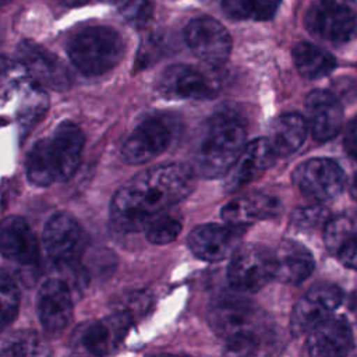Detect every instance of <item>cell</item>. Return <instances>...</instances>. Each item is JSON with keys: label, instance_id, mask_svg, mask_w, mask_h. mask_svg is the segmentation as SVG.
Returning a JSON list of instances; mask_svg holds the SVG:
<instances>
[{"label": "cell", "instance_id": "d6a6232c", "mask_svg": "<svg viewBox=\"0 0 357 357\" xmlns=\"http://www.w3.org/2000/svg\"><path fill=\"white\" fill-rule=\"evenodd\" d=\"M117 8L120 15L134 26H144L152 17L149 0H106Z\"/></svg>", "mask_w": 357, "mask_h": 357}, {"label": "cell", "instance_id": "ab89813d", "mask_svg": "<svg viewBox=\"0 0 357 357\" xmlns=\"http://www.w3.org/2000/svg\"><path fill=\"white\" fill-rule=\"evenodd\" d=\"M10 1H11V0H0V7L4 6V4H7V3H10Z\"/></svg>", "mask_w": 357, "mask_h": 357}, {"label": "cell", "instance_id": "836d02e7", "mask_svg": "<svg viewBox=\"0 0 357 357\" xmlns=\"http://www.w3.org/2000/svg\"><path fill=\"white\" fill-rule=\"evenodd\" d=\"M328 219H329V212L326 208L321 205L300 208L294 211V215H293L294 225L303 229L317 227L321 223H326Z\"/></svg>", "mask_w": 357, "mask_h": 357}, {"label": "cell", "instance_id": "603a6c76", "mask_svg": "<svg viewBox=\"0 0 357 357\" xmlns=\"http://www.w3.org/2000/svg\"><path fill=\"white\" fill-rule=\"evenodd\" d=\"M282 211L280 202L266 194H248L240 197L222 209V218L230 226L252 225L258 220L269 219L279 215Z\"/></svg>", "mask_w": 357, "mask_h": 357}, {"label": "cell", "instance_id": "4dcf8cb0", "mask_svg": "<svg viewBox=\"0 0 357 357\" xmlns=\"http://www.w3.org/2000/svg\"><path fill=\"white\" fill-rule=\"evenodd\" d=\"M42 344L32 331H17L3 344L1 356H35L40 354Z\"/></svg>", "mask_w": 357, "mask_h": 357}, {"label": "cell", "instance_id": "7402d4cb", "mask_svg": "<svg viewBox=\"0 0 357 357\" xmlns=\"http://www.w3.org/2000/svg\"><path fill=\"white\" fill-rule=\"evenodd\" d=\"M273 278L282 283L298 284L304 282L314 271L315 262L310 250L293 240H283L275 252Z\"/></svg>", "mask_w": 357, "mask_h": 357}, {"label": "cell", "instance_id": "f35d334b", "mask_svg": "<svg viewBox=\"0 0 357 357\" xmlns=\"http://www.w3.org/2000/svg\"><path fill=\"white\" fill-rule=\"evenodd\" d=\"M350 195H351L354 199H357V174L354 176L353 183H351V185H350Z\"/></svg>", "mask_w": 357, "mask_h": 357}, {"label": "cell", "instance_id": "30bf717a", "mask_svg": "<svg viewBox=\"0 0 357 357\" xmlns=\"http://www.w3.org/2000/svg\"><path fill=\"white\" fill-rule=\"evenodd\" d=\"M184 38L190 50L206 64H223L230 56L231 38L226 28L212 17L191 20L185 26Z\"/></svg>", "mask_w": 357, "mask_h": 357}, {"label": "cell", "instance_id": "9c48e42d", "mask_svg": "<svg viewBox=\"0 0 357 357\" xmlns=\"http://www.w3.org/2000/svg\"><path fill=\"white\" fill-rule=\"evenodd\" d=\"M308 32L328 43H344L357 31V13L342 6L318 1L312 4L304 17Z\"/></svg>", "mask_w": 357, "mask_h": 357}, {"label": "cell", "instance_id": "cb8c5ba5", "mask_svg": "<svg viewBox=\"0 0 357 357\" xmlns=\"http://www.w3.org/2000/svg\"><path fill=\"white\" fill-rule=\"evenodd\" d=\"M305 137V119L298 113H286L272 121L266 139L276 156H289L303 145Z\"/></svg>", "mask_w": 357, "mask_h": 357}, {"label": "cell", "instance_id": "f1b7e54d", "mask_svg": "<svg viewBox=\"0 0 357 357\" xmlns=\"http://www.w3.org/2000/svg\"><path fill=\"white\" fill-rule=\"evenodd\" d=\"M20 289L8 272L0 269V331L11 324L20 310Z\"/></svg>", "mask_w": 357, "mask_h": 357}, {"label": "cell", "instance_id": "52a82bcc", "mask_svg": "<svg viewBox=\"0 0 357 357\" xmlns=\"http://www.w3.org/2000/svg\"><path fill=\"white\" fill-rule=\"evenodd\" d=\"M43 243L53 262L70 266L81 258L86 245V236L74 218L67 213H56L45 226Z\"/></svg>", "mask_w": 357, "mask_h": 357}, {"label": "cell", "instance_id": "f546056e", "mask_svg": "<svg viewBox=\"0 0 357 357\" xmlns=\"http://www.w3.org/2000/svg\"><path fill=\"white\" fill-rule=\"evenodd\" d=\"M146 240L156 245L172 243L181 231V222L170 215L160 213L146 227Z\"/></svg>", "mask_w": 357, "mask_h": 357}, {"label": "cell", "instance_id": "5b68a950", "mask_svg": "<svg viewBox=\"0 0 357 357\" xmlns=\"http://www.w3.org/2000/svg\"><path fill=\"white\" fill-rule=\"evenodd\" d=\"M132 318L121 311L102 321L82 322L75 328L71 336V350L75 354L103 356L113 351L124 339Z\"/></svg>", "mask_w": 357, "mask_h": 357}, {"label": "cell", "instance_id": "8d00e7d4", "mask_svg": "<svg viewBox=\"0 0 357 357\" xmlns=\"http://www.w3.org/2000/svg\"><path fill=\"white\" fill-rule=\"evenodd\" d=\"M321 1L336 4V6H342V7H347V8H350V10L357 13V0H321Z\"/></svg>", "mask_w": 357, "mask_h": 357}, {"label": "cell", "instance_id": "e575fe53", "mask_svg": "<svg viewBox=\"0 0 357 357\" xmlns=\"http://www.w3.org/2000/svg\"><path fill=\"white\" fill-rule=\"evenodd\" d=\"M342 264L350 269L357 271V234L351 236L337 251Z\"/></svg>", "mask_w": 357, "mask_h": 357}, {"label": "cell", "instance_id": "d6986e66", "mask_svg": "<svg viewBox=\"0 0 357 357\" xmlns=\"http://www.w3.org/2000/svg\"><path fill=\"white\" fill-rule=\"evenodd\" d=\"M275 152L266 138H257L244 145L241 153L229 169L226 188L234 191L258 178L275 162Z\"/></svg>", "mask_w": 357, "mask_h": 357}, {"label": "cell", "instance_id": "83f0119b", "mask_svg": "<svg viewBox=\"0 0 357 357\" xmlns=\"http://www.w3.org/2000/svg\"><path fill=\"white\" fill-rule=\"evenodd\" d=\"M282 0H223V11L234 20L268 21L279 10Z\"/></svg>", "mask_w": 357, "mask_h": 357}, {"label": "cell", "instance_id": "4fadbf2b", "mask_svg": "<svg viewBox=\"0 0 357 357\" xmlns=\"http://www.w3.org/2000/svg\"><path fill=\"white\" fill-rule=\"evenodd\" d=\"M158 88L162 95L170 99L201 100L216 95L218 82L192 66L176 64L162 73Z\"/></svg>", "mask_w": 357, "mask_h": 357}, {"label": "cell", "instance_id": "7c38bea8", "mask_svg": "<svg viewBox=\"0 0 357 357\" xmlns=\"http://www.w3.org/2000/svg\"><path fill=\"white\" fill-rule=\"evenodd\" d=\"M17 56L33 82L54 91L70 86L71 77L64 63L40 45L22 40L17 47Z\"/></svg>", "mask_w": 357, "mask_h": 357}, {"label": "cell", "instance_id": "60d3db41", "mask_svg": "<svg viewBox=\"0 0 357 357\" xmlns=\"http://www.w3.org/2000/svg\"><path fill=\"white\" fill-rule=\"evenodd\" d=\"M0 42H1V39H0Z\"/></svg>", "mask_w": 357, "mask_h": 357}, {"label": "cell", "instance_id": "e0dca14e", "mask_svg": "<svg viewBox=\"0 0 357 357\" xmlns=\"http://www.w3.org/2000/svg\"><path fill=\"white\" fill-rule=\"evenodd\" d=\"M0 254L21 265L36 262L38 240L24 218L7 216L0 222Z\"/></svg>", "mask_w": 357, "mask_h": 357}, {"label": "cell", "instance_id": "4316f807", "mask_svg": "<svg viewBox=\"0 0 357 357\" xmlns=\"http://www.w3.org/2000/svg\"><path fill=\"white\" fill-rule=\"evenodd\" d=\"M22 89L24 96L18 109V123L24 134H26L46 114L49 100L43 86L36 82L25 85Z\"/></svg>", "mask_w": 357, "mask_h": 357}, {"label": "cell", "instance_id": "d590c367", "mask_svg": "<svg viewBox=\"0 0 357 357\" xmlns=\"http://www.w3.org/2000/svg\"><path fill=\"white\" fill-rule=\"evenodd\" d=\"M344 148L347 153L357 160V117H354L347 126L344 134Z\"/></svg>", "mask_w": 357, "mask_h": 357}, {"label": "cell", "instance_id": "6da1fadb", "mask_svg": "<svg viewBox=\"0 0 357 357\" xmlns=\"http://www.w3.org/2000/svg\"><path fill=\"white\" fill-rule=\"evenodd\" d=\"M194 188V172L181 163L144 170L114 194L110 223L120 231L144 230L156 216L187 198Z\"/></svg>", "mask_w": 357, "mask_h": 357}, {"label": "cell", "instance_id": "9a60e30c", "mask_svg": "<svg viewBox=\"0 0 357 357\" xmlns=\"http://www.w3.org/2000/svg\"><path fill=\"white\" fill-rule=\"evenodd\" d=\"M38 315L49 335L61 333L73 319V300L67 284L59 279L46 280L38 294Z\"/></svg>", "mask_w": 357, "mask_h": 357}, {"label": "cell", "instance_id": "ba28073f", "mask_svg": "<svg viewBox=\"0 0 357 357\" xmlns=\"http://www.w3.org/2000/svg\"><path fill=\"white\" fill-rule=\"evenodd\" d=\"M272 278V252L259 245H247L236 251L227 266L229 283L237 291H258Z\"/></svg>", "mask_w": 357, "mask_h": 357}, {"label": "cell", "instance_id": "277c9868", "mask_svg": "<svg viewBox=\"0 0 357 357\" xmlns=\"http://www.w3.org/2000/svg\"><path fill=\"white\" fill-rule=\"evenodd\" d=\"M67 52L71 63L82 74L100 75L120 63L124 42L110 26H89L71 38Z\"/></svg>", "mask_w": 357, "mask_h": 357}, {"label": "cell", "instance_id": "484cf974", "mask_svg": "<svg viewBox=\"0 0 357 357\" xmlns=\"http://www.w3.org/2000/svg\"><path fill=\"white\" fill-rule=\"evenodd\" d=\"M26 176L28 180L38 187H45L59 181L49 139H39L29 151L26 158Z\"/></svg>", "mask_w": 357, "mask_h": 357}, {"label": "cell", "instance_id": "2e32d148", "mask_svg": "<svg viewBox=\"0 0 357 357\" xmlns=\"http://www.w3.org/2000/svg\"><path fill=\"white\" fill-rule=\"evenodd\" d=\"M187 241L190 250L198 258L218 262L237 251L240 245V233L234 226L206 223L191 230Z\"/></svg>", "mask_w": 357, "mask_h": 357}, {"label": "cell", "instance_id": "8992f818", "mask_svg": "<svg viewBox=\"0 0 357 357\" xmlns=\"http://www.w3.org/2000/svg\"><path fill=\"white\" fill-rule=\"evenodd\" d=\"M293 181L307 198L325 202L336 198L343 191L346 176L335 160L314 158L297 166L293 173Z\"/></svg>", "mask_w": 357, "mask_h": 357}, {"label": "cell", "instance_id": "44dd1931", "mask_svg": "<svg viewBox=\"0 0 357 357\" xmlns=\"http://www.w3.org/2000/svg\"><path fill=\"white\" fill-rule=\"evenodd\" d=\"M85 137L82 130L73 121H63L49 139L50 152L57 169L59 181L68 180L77 170Z\"/></svg>", "mask_w": 357, "mask_h": 357}, {"label": "cell", "instance_id": "ac0fdd59", "mask_svg": "<svg viewBox=\"0 0 357 357\" xmlns=\"http://www.w3.org/2000/svg\"><path fill=\"white\" fill-rule=\"evenodd\" d=\"M305 350L310 356H343L353 349V335L342 317H328L308 333Z\"/></svg>", "mask_w": 357, "mask_h": 357}, {"label": "cell", "instance_id": "ffe728a7", "mask_svg": "<svg viewBox=\"0 0 357 357\" xmlns=\"http://www.w3.org/2000/svg\"><path fill=\"white\" fill-rule=\"evenodd\" d=\"M305 110L312 137L317 141H328L339 132L343 109L332 92L324 89L310 92L305 99Z\"/></svg>", "mask_w": 357, "mask_h": 357}, {"label": "cell", "instance_id": "5bb4252c", "mask_svg": "<svg viewBox=\"0 0 357 357\" xmlns=\"http://www.w3.org/2000/svg\"><path fill=\"white\" fill-rule=\"evenodd\" d=\"M172 139V127L163 119L152 117L130 134L123 144L121 156L130 165H142L165 152Z\"/></svg>", "mask_w": 357, "mask_h": 357}, {"label": "cell", "instance_id": "d4e9b609", "mask_svg": "<svg viewBox=\"0 0 357 357\" xmlns=\"http://www.w3.org/2000/svg\"><path fill=\"white\" fill-rule=\"evenodd\" d=\"M293 60L297 71L308 79L322 78L336 67V60L328 50L310 42H300L294 46Z\"/></svg>", "mask_w": 357, "mask_h": 357}, {"label": "cell", "instance_id": "74e56055", "mask_svg": "<svg viewBox=\"0 0 357 357\" xmlns=\"http://www.w3.org/2000/svg\"><path fill=\"white\" fill-rule=\"evenodd\" d=\"M61 4L64 6H70V7H75V6H84L89 1H93V0H59Z\"/></svg>", "mask_w": 357, "mask_h": 357}, {"label": "cell", "instance_id": "3957f363", "mask_svg": "<svg viewBox=\"0 0 357 357\" xmlns=\"http://www.w3.org/2000/svg\"><path fill=\"white\" fill-rule=\"evenodd\" d=\"M208 321L215 333L227 342V353H255L262 318L251 300L236 294H223L212 303Z\"/></svg>", "mask_w": 357, "mask_h": 357}, {"label": "cell", "instance_id": "8fae6325", "mask_svg": "<svg viewBox=\"0 0 357 357\" xmlns=\"http://www.w3.org/2000/svg\"><path fill=\"white\" fill-rule=\"evenodd\" d=\"M342 290L331 283H319L312 286L293 308L290 318V329L294 336L308 333L315 325L332 315L342 304Z\"/></svg>", "mask_w": 357, "mask_h": 357}, {"label": "cell", "instance_id": "7a4b0ae2", "mask_svg": "<svg viewBox=\"0 0 357 357\" xmlns=\"http://www.w3.org/2000/svg\"><path fill=\"white\" fill-rule=\"evenodd\" d=\"M245 144L244 121L233 112L213 114L202 127L192 153L195 172L206 178L229 172Z\"/></svg>", "mask_w": 357, "mask_h": 357}, {"label": "cell", "instance_id": "1f68e13d", "mask_svg": "<svg viewBox=\"0 0 357 357\" xmlns=\"http://www.w3.org/2000/svg\"><path fill=\"white\" fill-rule=\"evenodd\" d=\"M354 236V226L350 219L346 216H336L329 218L325 223L324 230V240L332 252H336L340 250V247L351 237Z\"/></svg>", "mask_w": 357, "mask_h": 357}]
</instances>
